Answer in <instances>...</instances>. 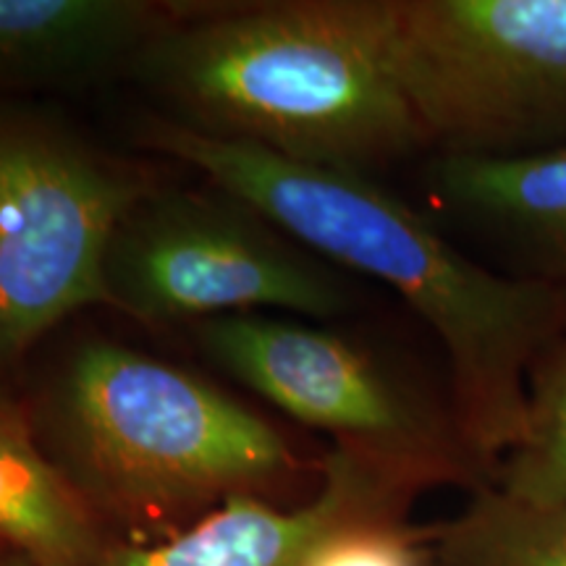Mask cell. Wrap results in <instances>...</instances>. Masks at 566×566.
Instances as JSON below:
<instances>
[{
  "label": "cell",
  "instance_id": "obj_9",
  "mask_svg": "<svg viewBox=\"0 0 566 566\" xmlns=\"http://www.w3.org/2000/svg\"><path fill=\"white\" fill-rule=\"evenodd\" d=\"M430 184L512 260V275L566 292V147L506 158L441 153Z\"/></svg>",
  "mask_w": 566,
  "mask_h": 566
},
{
  "label": "cell",
  "instance_id": "obj_10",
  "mask_svg": "<svg viewBox=\"0 0 566 566\" xmlns=\"http://www.w3.org/2000/svg\"><path fill=\"white\" fill-rule=\"evenodd\" d=\"M174 17L176 11L145 0H0V92L129 69Z\"/></svg>",
  "mask_w": 566,
  "mask_h": 566
},
{
  "label": "cell",
  "instance_id": "obj_6",
  "mask_svg": "<svg viewBox=\"0 0 566 566\" xmlns=\"http://www.w3.org/2000/svg\"><path fill=\"white\" fill-rule=\"evenodd\" d=\"M105 300L142 321H210L260 307L336 317L354 307L334 265L233 197L150 192L113 233Z\"/></svg>",
  "mask_w": 566,
  "mask_h": 566
},
{
  "label": "cell",
  "instance_id": "obj_13",
  "mask_svg": "<svg viewBox=\"0 0 566 566\" xmlns=\"http://www.w3.org/2000/svg\"><path fill=\"white\" fill-rule=\"evenodd\" d=\"M475 566H566V512H537L493 495L462 535Z\"/></svg>",
  "mask_w": 566,
  "mask_h": 566
},
{
  "label": "cell",
  "instance_id": "obj_2",
  "mask_svg": "<svg viewBox=\"0 0 566 566\" xmlns=\"http://www.w3.org/2000/svg\"><path fill=\"white\" fill-rule=\"evenodd\" d=\"M129 71L181 124L300 163L370 174L428 142L396 80L386 0L176 13Z\"/></svg>",
  "mask_w": 566,
  "mask_h": 566
},
{
  "label": "cell",
  "instance_id": "obj_3",
  "mask_svg": "<svg viewBox=\"0 0 566 566\" xmlns=\"http://www.w3.org/2000/svg\"><path fill=\"white\" fill-rule=\"evenodd\" d=\"M42 417L76 491L122 512L252 495L292 470L271 422L200 375L113 342L69 354Z\"/></svg>",
  "mask_w": 566,
  "mask_h": 566
},
{
  "label": "cell",
  "instance_id": "obj_4",
  "mask_svg": "<svg viewBox=\"0 0 566 566\" xmlns=\"http://www.w3.org/2000/svg\"><path fill=\"white\" fill-rule=\"evenodd\" d=\"M388 53L451 155L566 147V0H386Z\"/></svg>",
  "mask_w": 566,
  "mask_h": 566
},
{
  "label": "cell",
  "instance_id": "obj_14",
  "mask_svg": "<svg viewBox=\"0 0 566 566\" xmlns=\"http://www.w3.org/2000/svg\"><path fill=\"white\" fill-rule=\"evenodd\" d=\"M307 566H420V556L401 533L357 516L325 537Z\"/></svg>",
  "mask_w": 566,
  "mask_h": 566
},
{
  "label": "cell",
  "instance_id": "obj_7",
  "mask_svg": "<svg viewBox=\"0 0 566 566\" xmlns=\"http://www.w3.org/2000/svg\"><path fill=\"white\" fill-rule=\"evenodd\" d=\"M197 342L212 363L289 417L375 459L405 462L443 438L436 409L331 331L250 313L202 321Z\"/></svg>",
  "mask_w": 566,
  "mask_h": 566
},
{
  "label": "cell",
  "instance_id": "obj_1",
  "mask_svg": "<svg viewBox=\"0 0 566 566\" xmlns=\"http://www.w3.org/2000/svg\"><path fill=\"white\" fill-rule=\"evenodd\" d=\"M145 142L208 174L321 260L391 286L449 354L464 443L495 457L520 441L530 367L566 328L564 289L480 265L370 174L283 158L166 118L150 122Z\"/></svg>",
  "mask_w": 566,
  "mask_h": 566
},
{
  "label": "cell",
  "instance_id": "obj_5",
  "mask_svg": "<svg viewBox=\"0 0 566 566\" xmlns=\"http://www.w3.org/2000/svg\"><path fill=\"white\" fill-rule=\"evenodd\" d=\"M145 181L74 134L0 111V365L105 300V260Z\"/></svg>",
  "mask_w": 566,
  "mask_h": 566
},
{
  "label": "cell",
  "instance_id": "obj_11",
  "mask_svg": "<svg viewBox=\"0 0 566 566\" xmlns=\"http://www.w3.org/2000/svg\"><path fill=\"white\" fill-rule=\"evenodd\" d=\"M0 541L38 566H101L105 556L84 495L9 405H0Z\"/></svg>",
  "mask_w": 566,
  "mask_h": 566
},
{
  "label": "cell",
  "instance_id": "obj_12",
  "mask_svg": "<svg viewBox=\"0 0 566 566\" xmlns=\"http://www.w3.org/2000/svg\"><path fill=\"white\" fill-rule=\"evenodd\" d=\"M501 493L537 512H566V328L530 367L525 428L506 451Z\"/></svg>",
  "mask_w": 566,
  "mask_h": 566
},
{
  "label": "cell",
  "instance_id": "obj_8",
  "mask_svg": "<svg viewBox=\"0 0 566 566\" xmlns=\"http://www.w3.org/2000/svg\"><path fill=\"white\" fill-rule=\"evenodd\" d=\"M363 454L352 446L338 451L317 499L292 512L254 495H231L218 512L160 546L105 551L101 566H307L325 537L365 516L373 483Z\"/></svg>",
  "mask_w": 566,
  "mask_h": 566
},
{
  "label": "cell",
  "instance_id": "obj_15",
  "mask_svg": "<svg viewBox=\"0 0 566 566\" xmlns=\"http://www.w3.org/2000/svg\"><path fill=\"white\" fill-rule=\"evenodd\" d=\"M0 566H38V564H32L30 558H24V556H11V558H0Z\"/></svg>",
  "mask_w": 566,
  "mask_h": 566
}]
</instances>
